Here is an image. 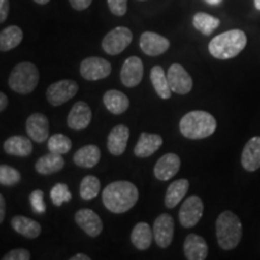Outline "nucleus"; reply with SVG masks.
<instances>
[{
	"label": "nucleus",
	"instance_id": "1",
	"mask_svg": "<svg viewBox=\"0 0 260 260\" xmlns=\"http://www.w3.org/2000/svg\"><path fill=\"white\" fill-rule=\"evenodd\" d=\"M139 200V190L129 181H116L103 190V203L112 213H124L132 210Z\"/></svg>",
	"mask_w": 260,
	"mask_h": 260
},
{
	"label": "nucleus",
	"instance_id": "2",
	"mask_svg": "<svg viewBox=\"0 0 260 260\" xmlns=\"http://www.w3.org/2000/svg\"><path fill=\"white\" fill-rule=\"evenodd\" d=\"M217 121L211 113L195 110L184 115L180 121V132L189 140H201L209 138L216 132Z\"/></svg>",
	"mask_w": 260,
	"mask_h": 260
},
{
	"label": "nucleus",
	"instance_id": "3",
	"mask_svg": "<svg viewBox=\"0 0 260 260\" xmlns=\"http://www.w3.org/2000/svg\"><path fill=\"white\" fill-rule=\"evenodd\" d=\"M247 45L245 31L240 29H232L214 37L209 44L211 56L217 59H232L239 56Z\"/></svg>",
	"mask_w": 260,
	"mask_h": 260
},
{
	"label": "nucleus",
	"instance_id": "4",
	"mask_svg": "<svg viewBox=\"0 0 260 260\" xmlns=\"http://www.w3.org/2000/svg\"><path fill=\"white\" fill-rule=\"evenodd\" d=\"M216 235L218 245L224 251L236 248L242 239V224L232 211H224L216 220Z\"/></svg>",
	"mask_w": 260,
	"mask_h": 260
},
{
	"label": "nucleus",
	"instance_id": "5",
	"mask_svg": "<svg viewBox=\"0 0 260 260\" xmlns=\"http://www.w3.org/2000/svg\"><path fill=\"white\" fill-rule=\"evenodd\" d=\"M40 74L37 65L30 61H22L16 65L9 76V87L18 94H29L37 88Z\"/></svg>",
	"mask_w": 260,
	"mask_h": 260
},
{
	"label": "nucleus",
	"instance_id": "6",
	"mask_svg": "<svg viewBox=\"0 0 260 260\" xmlns=\"http://www.w3.org/2000/svg\"><path fill=\"white\" fill-rule=\"evenodd\" d=\"M133 32L126 27H116L104 37L102 46L103 50L110 56H117L122 53L132 44Z\"/></svg>",
	"mask_w": 260,
	"mask_h": 260
},
{
	"label": "nucleus",
	"instance_id": "7",
	"mask_svg": "<svg viewBox=\"0 0 260 260\" xmlns=\"http://www.w3.org/2000/svg\"><path fill=\"white\" fill-rule=\"evenodd\" d=\"M79 92V84L73 80H60L50 84L46 98L52 106H60L68 103Z\"/></svg>",
	"mask_w": 260,
	"mask_h": 260
},
{
	"label": "nucleus",
	"instance_id": "8",
	"mask_svg": "<svg viewBox=\"0 0 260 260\" xmlns=\"http://www.w3.org/2000/svg\"><path fill=\"white\" fill-rule=\"evenodd\" d=\"M112 67L109 60L100 57H88L81 61L80 74L87 81L104 80L111 74Z\"/></svg>",
	"mask_w": 260,
	"mask_h": 260
},
{
	"label": "nucleus",
	"instance_id": "9",
	"mask_svg": "<svg viewBox=\"0 0 260 260\" xmlns=\"http://www.w3.org/2000/svg\"><path fill=\"white\" fill-rule=\"evenodd\" d=\"M204 214V203L197 195L188 197L182 204L178 217L183 228H193L200 222Z\"/></svg>",
	"mask_w": 260,
	"mask_h": 260
},
{
	"label": "nucleus",
	"instance_id": "10",
	"mask_svg": "<svg viewBox=\"0 0 260 260\" xmlns=\"http://www.w3.org/2000/svg\"><path fill=\"white\" fill-rule=\"evenodd\" d=\"M168 80L170 88L174 93L186 95L193 88V80L188 71L181 64H172L168 70Z\"/></svg>",
	"mask_w": 260,
	"mask_h": 260
},
{
	"label": "nucleus",
	"instance_id": "11",
	"mask_svg": "<svg viewBox=\"0 0 260 260\" xmlns=\"http://www.w3.org/2000/svg\"><path fill=\"white\" fill-rule=\"evenodd\" d=\"M154 241L160 248H167L172 243L175 235V220L170 214L161 213L153 224Z\"/></svg>",
	"mask_w": 260,
	"mask_h": 260
},
{
	"label": "nucleus",
	"instance_id": "12",
	"mask_svg": "<svg viewBox=\"0 0 260 260\" xmlns=\"http://www.w3.org/2000/svg\"><path fill=\"white\" fill-rule=\"evenodd\" d=\"M119 77H121L123 86L128 87V88H134V87L139 86L144 79V63H142V60L136 56L126 58L123 63Z\"/></svg>",
	"mask_w": 260,
	"mask_h": 260
},
{
	"label": "nucleus",
	"instance_id": "13",
	"mask_svg": "<svg viewBox=\"0 0 260 260\" xmlns=\"http://www.w3.org/2000/svg\"><path fill=\"white\" fill-rule=\"evenodd\" d=\"M25 130L32 141L42 144L50 138V122L44 113L35 112L27 118Z\"/></svg>",
	"mask_w": 260,
	"mask_h": 260
},
{
	"label": "nucleus",
	"instance_id": "14",
	"mask_svg": "<svg viewBox=\"0 0 260 260\" xmlns=\"http://www.w3.org/2000/svg\"><path fill=\"white\" fill-rule=\"evenodd\" d=\"M170 47L169 39L153 31L142 32L140 38V48L145 54L151 57H157L165 53Z\"/></svg>",
	"mask_w": 260,
	"mask_h": 260
},
{
	"label": "nucleus",
	"instance_id": "15",
	"mask_svg": "<svg viewBox=\"0 0 260 260\" xmlns=\"http://www.w3.org/2000/svg\"><path fill=\"white\" fill-rule=\"evenodd\" d=\"M75 222L90 237L99 236L103 232V220L93 210L82 209L75 213Z\"/></svg>",
	"mask_w": 260,
	"mask_h": 260
},
{
	"label": "nucleus",
	"instance_id": "16",
	"mask_svg": "<svg viewBox=\"0 0 260 260\" xmlns=\"http://www.w3.org/2000/svg\"><path fill=\"white\" fill-rule=\"evenodd\" d=\"M92 110L86 102H77L71 107L69 115H68L67 123L70 129L83 130L88 128L92 122Z\"/></svg>",
	"mask_w": 260,
	"mask_h": 260
},
{
	"label": "nucleus",
	"instance_id": "17",
	"mask_svg": "<svg viewBox=\"0 0 260 260\" xmlns=\"http://www.w3.org/2000/svg\"><path fill=\"white\" fill-rule=\"evenodd\" d=\"M181 159L175 153H167L158 159L154 165V176L159 181H169L180 171Z\"/></svg>",
	"mask_w": 260,
	"mask_h": 260
},
{
	"label": "nucleus",
	"instance_id": "18",
	"mask_svg": "<svg viewBox=\"0 0 260 260\" xmlns=\"http://www.w3.org/2000/svg\"><path fill=\"white\" fill-rule=\"evenodd\" d=\"M129 128L124 124H118L110 132L107 138V149L112 155H122L125 152L129 140Z\"/></svg>",
	"mask_w": 260,
	"mask_h": 260
},
{
	"label": "nucleus",
	"instance_id": "19",
	"mask_svg": "<svg viewBox=\"0 0 260 260\" xmlns=\"http://www.w3.org/2000/svg\"><path fill=\"white\" fill-rule=\"evenodd\" d=\"M183 252L188 260H204L209 255V246L204 237L189 234L184 240Z\"/></svg>",
	"mask_w": 260,
	"mask_h": 260
},
{
	"label": "nucleus",
	"instance_id": "20",
	"mask_svg": "<svg viewBox=\"0 0 260 260\" xmlns=\"http://www.w3.org/2000/svg\"><path fill=\"white\" fill-rule=\"evenodd\" d=\"M162 145V138L158 134L141 133L134 148V154L138 158H148L154 154Z\"/></svg>",
	"mask_w": 260,
	"mask_h": 260
},
{
	"label": "nucleus",
	"instance_id": "21",
	"mask_svg": "<svg viewBox=\"0 0 260 260\" xmlns=\"http://www.w3.org/2000/svg\"><path fill=\"white\" fill-rule=\"evenodd\" d=\"M241 164L246 171L253 172L260 168V136H254L243 147Z\"/></svg>",
	"mask_w": 260,
	"mask_h": 260
},
{
	"label": "nucleus",
	"instance_id": "22",
	"mask_svg": "<svg viewBox=\"0 0 260 260\" xmlns=\"http://www.w3.org/2000/svg\"><path fill=\"white\" fill-rule=\"evenodd\" d=\"M3 147L6 154L14 157H29L32 153L31 139L22 135H15L5 140Z\"/></svg>",
	"mask_w": 260,
	"mask_h": 260
},
{
	"label": "nucleus",
	"instance_id": "23",
	"mask_svg": "<svg viewBox=\"0 0 260 260\" xmlns=\"http://www.w3.org/2000/svg\"><path fill=\"white\" fill-rule=\"evenodd\" d=\"M104 105L113 115H122L124 113L130 105L129 98L123 92L117 89H110L104 94Z\"/></svg>",
	"mask_w": 260,
	"mask_h": 260
},
{
	"label": "nucleus",
	"instance_id": "24",
	"mask_svg": "<svg viewBox=\"0 0 260 260\" xmlns=\"http://www.w3.org/2000/svg\"><path fill=\"white\" fill-rule=\"evenodd\" d=\"M11 226L16 233L27 239H37L41 234L40 223L29 217L15 216L11 219Z\"/></svg>",
	"mask_w": 260,
	"mask_h": 260
},
{
	"label": "nucleus",
	"instance_id": "25",
	"mask_svg": "<svg viewBox=\"0 0 260 260\" xmlns=\"http://www.w3.org/2000/svg\"><path fill=\"white\" fill-rule=\"evenodd\" d=\"M102 158L100 149L95 145H87L81 147L74 154V162L80 168L92 169L99 162Z\"/></svg>",
	"mask_w": 260,
	"mask_h": 260
},
{
	"label": "nucleus",
	"instance_id": "26",
	"mask_svg": "<svg viewBox=\"0 0 260 260\" xmlns=\"http://www.w3.org/2000/svg\"><path fill=\"white\" fill-rule=\"evenodd\" d=\"M188 189H189V182L186 178L172 182L168 187L167 194H165V206L168 209H175L186 197Z\"/></svg>",
	"mask_w": 260,
	"mask_h": 260
},
{
	"label": "nucleus",
	"instance_id": "27",
	"mask_svg": "<svg viewBox=\"0 0 260 260\" xmlns=\"http://www.w3.org/2000/svg\"><path fill=\"white\" fill-rule=\"evenodd\" d=\"M154 235L153 230L151 229V226L147 223L140 222L136 224L133 229L132 235H130V240H132L133 245L140 251H146L148 249L153 241Z\"/></svg>",
	"mask_w": 260,
	"mask_h": 260
},
{
	"label": "nucleus",
	"instance_id": "28",
	"mask_svg": "<svg viewBox=\"0 0 260 260\" xmlns=\"http://www.w3.org/2000/svg\"><path fill=\"white\" fill-rule=\"evenodd\" d=\"M65 160L63 155L52 153L45 154L40 157L35 162V170L40 175H52L54 172L60 171L64 168Z\"/></svg>",
	"mask_w": 260,
	"mask_h": 260
},
{
	"label": "nucleus",
	"instance_id": "29",
	"mask_svg": "<svg viewBox=\"0 0 260 260\" xmlns=\"http://www.w3.org/2000/svg\"><path fill=\"white\" fill-rule=\"evenodd\" d=\"M151 82L157 95L161 99H170L172 90L170 88L168 80V74L159 65L152 68L151 70Z\"/></svg>",
	"mask_w": 260,
	"mask_h": 260
},
{
	"label": "nucleus",
	"instance_id": "30",
	"mask_svg": "<svg viewBox=\"0 0 260 260\" xmlns=\"http://www.w3.org/2000/svg\"><path fill=\"white\" fill-rule=\"evenodd\" d=\"M23 40V31L17 25H9L0 32V51L14 50Z\"/></svg>",
	"mask_w": 260,
	"mask_h": 260
},
{
	"label": "nucleus",
	"instance_id": "31",
	"mask_svg": "<svg viewBox=\"0 0 260 260\" xmlns=\"http://www.w3.org/2000/svg\"><path fill=\"white\" fill-rule=\"evenodd\" d=\"M220 21L212 15L198 12L193 17V25L197 30H199L204 35H211L219 27Z\"/></svg>",
	"mask_w": 260,
	"mask_h": 260
},
{
	"label": "nucleus",
	"instance_id": "32",
	"mask_svg": "<svg viewBox=\"0 0 260 260\" xmlns=\"http://www.w3.org/2000/svg\"><path fill=\"white\" fill-rule=\"evenodd\" d=\"M100 193V181L96 176L88 175L83 177L80 184V195L83 200H93Z\"/></svg>",
	"mask_w": 260,
	"mask_h": 260
},
{
	"label": "nucleus",
	"instance_id": "33",
	"mask_svg": "<svg viewBox=\"0 0 260 260\" xmlns=\"http://www.w3.org/2000/svg\"><path fill=\"white\" fill-rule=\"evenodd\" d=\"M47 147L52 153L57 154H67L73 147V142L71 140L64 134H54L48 138L47 140Z\"/></svg>",
	"mask_w": 260,
	"mask_h": 260
},
{
	"label": "nucleus",
	"instance_id": "34",
	"mask_svg": "<svg viewBox=\"0 0 260 260\" xmlns=\"http://www.w3.org/2000/svg\"><path fill=\"white\" fill-rule=\"evenodd\" d=\"M22 180V175L17 169L3 164L0 167V183L5 187H15Z\"/></svg>",
	"mask_w": 260,
	"mask_h": 260
},
{
	"label": "nucleus",
	"instance_id": "35",
	"mask_svg": "<svg viewBox=\"0 0 260 260\" xmlns=\"http://www.w3.org/2000/svg\"><path fill=\"white\" fill-rule=\"evenodd\" d=\"M50 195L52 203H53L54 206L57 207L61 206L64 203H69L71 198H73V195H71L69 190V187L65 183L54 184L50 191Z\"/></svg>",
	"mask_w": 260,
	"mask_h": 260
},
{
	"label": "nucleus",
	"instance_id": "36",
	"mask_svg": "<svg viewBox=\"0 0 260 260\" xmlns=\"http://www.w3.org/2000/svg\"><path fill=\"white\" fill-rule=\"evenodd\" d=\"M44 198H45L44 191L40 189L31 191L30 197H29L32 211H34V212H37L38 214H44L45 212H46V204H45Z\"/></svg>",
	"mask_w": 260,
	"mask_h": 260
},
{
	"label": "nucleus",
	"instance_id": "37",
	"mask_svg": "<svg viewBox=\"0 0 260 260\" xmlns=\"http://www.w3.org/2000/svg\"><path fill=\"white\" fill-rule=\"evenodd\" d=\"M107 5L111 14L122 17L125 15L126 9H128V0H107Z\"/></svg>",
	"mask_w": 260,
	"mask_h": 260
},
{
	"label": "nucleus",
	"instance_id": "38",
	"mask_svg": "<svg viewBox=\"0 0 260 260\" xmlns=\"http://www.w3.org/2000/svg\"><path fill=\"white\" fill-rule=\"evenodd\" d=\"M30 258H31V254L28 249L16 248L6 253L2 259L3 260H29Z\"/></svg>",
	"mask_w": 260,
	"mask_h": 260
},
{
	"label": "nucleus",
	"instance_id": "39",
	"mask_svg": "<svg viewBox=\"0 0 260 260\" xmlns=\"http://www.w3.org/2000/svg\"><path fill=\"white\" fill-rule=\"evenodd\" d=\"M93 0H69L71 8L76 10V11H83V10L88 9Z\"/></svg>",
	"mask_w": 260,
	"mask_h": 260
},
{
	"label": "nucleus",
	"instance_id": "40",
	"mask_svg": "<svg viewBox=\"0 0 260 260\" xmlns=\"http://www.w3.org/2000/svg\"><path fill=\"white\" fill-rule=\"evenodd\" d=\"M10 11L9 0H0V22H5Z\"/></svg>",
	"mask_w": 260,
	"mask_h": 260
},
{
	"label": "nucleus",
	"instance_id": "41",
	"mask_svg": "<svg viewBox=\"0 0 260 260\" xmlns=\"http://www.w3.org/2000/svg\"><path fill=\"white\" fill-rule=\"evenodd\" d=\"M5 218V198L4 195L0 194V223L4 222Z\"/></svg>",
	"mask_w": 260,
	"mask_h": 260
},
{
	"label": "nucleus",
	"instance_id": "42",
	"mask_svg": "<svg viewBox=\"0 0 260 260\" xmlns=\"http://www.w3.org/2000/svg\"><path fill=\"white\" fill-rule=\"evenodd\" d=\"M9 104V99L8 96H6V94L4 92L0 93V111H5L6 106H8Z\"/></svg>",
	"mask_w": 260,
	"mask_h": 260
},
{
	"label": "nucleus",
	"instance_id": "43",
	"mask_svg": "<svg viewBox=\"0 0 260 260\" xmlns=\"http://www.w3.org/2000/svg\"><path fill=\"white\" fill-rule=\"evenodd\" d=\"M70 260H90V256L87 254H83V253H79V254L71 256Z\"/></svg>",
	"mask_w": 260,
	"mask_h": 260
},
{
	"label": "nucleus",
	"instance_id": "44",
	"mask_svg": "<svg viewBox=\"0 0 260 260\" xmlns=\"http://www.w3.org/2000/svg\"><path fill=\"white\" fill-rule=\"evenodd\" d=\"M209 5H219L223 0H205Z\"/></svg>",
	"mask_w": 260,
	"mask_h": 260
},
{
	"label": "nucleus",
	"instance_id": "45",
	"mask_svg": "<svg viewBox=\"0 0 260 260\" xmlns=\"http://www.w3.org/2000/svg\"><path fill=\"white\" fill-rule=\"evenodd\" d=\"M34 2L39 5H46V4H48V3H50V0H34Z\"/></svg>",
	"mask_w": 260,
	"mask_h": 260
},
{
	"label": "nucleus",
	"instance_id": "46",
	"mask_svg": "<svg viewBox=\"0 0 260 260\" xmlns=\"http://www.w3.org/2000/svg\"><path fill=\"white\" fill-rule=\"evenodd\" d=\"M254 6L256 10H259L260 11V0H254Z\"/></svg>",
	"mask_w": 260,
	"mask_h": 260
},
{
	"label": "nucleus",
	"instance_id": "47",
	"mask_svg": "<svg viewBox=\"0 0 260 260\" xmlns=\"http://www.w3.org/2000/svg\"><path fill=\"white\" fill-rule=\"evenodd\" d=\"M140 2H145V0H140Z\"/></svg>",
	"mask_w": 260,
	"mask_h": 260
}]
</instances>
